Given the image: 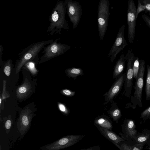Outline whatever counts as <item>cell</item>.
<instances>
[{
	"mask_svg": "<svg viewBox=\"0 0 150 150\" xmlns=\"http://www.w3.org/2000/svg\"><path fill=\"white\" fill-rule=\"evenodd\" d=\"M66 12L64 1H59L57 2L49 18L50 23L47 30L49 35H52L54 33L60 34L62 29L69 30V24L66 18Z\"/></svg>",
	"mask_w": 150,
	"mask_h": 150,
	"instance_id": "6da1fadb",
	"label": "cell"
},
{
	"mask_svg": "<svg viewBox=\"0 0 150 150\" xmlns=\"http://www.w3.org/2000/svg\"><path fill=\"white\" fill-rule=\"evenodd\" d=\"M54 41L51 40L45 41H42L32 43L23 51L17 64L15 74H17L21 68L27 62L32 61L38 64L35 60L39 61L38 56L40 51L43 50L45 46L47 44H50Z\"/></svg>",
	"mask_w": 150,
	"mask_h": 150,
	"instance_id": "7a4b0ae2",
	"label": "cell"
},
{
	"mask_svg": "<svg viewBox=\"0 0 150 150\" xmlns=\"http://www.w3.org/2000/svg\"><path fill=\"white\" fill-rule=\"evenodd\" d=\"M109 0H100L97 9V23L99 35L102 41L107 30L109 16Z\"/></svg>",
	"mask_w": 150,
	"mask_h": 150,
	"instance_id": "3957f363",
	"label": "cell"
},
{
	"mask_svg": "<svg viewBox=\"0 0 150 150\" xmlns=\"http://www.w3.org/2000/svg\"><path fill=\"white\" fill-rule=\"evenodd\" d=\"M60 38H57L47 46L44 47V54L40 57V64L52 59L62 55L71 48V46L57 42Z\"/></svg>",
	"mask_w": 150,
	"mask_h": 150,
	"instance_id": "277c9868",
	"label": "cell"
},
{
	"mask_svg": "<svg viewBox=\"0 0 150 150\" xmlns=\"http://www.w3.org/2000/svg\"><path fill=\"white\" fill-rule=\"evenodd\" d=\"M126 56L127 64L124 83V93L127 97L129 98L131 94L134 78L133 64L135 56L132 49H130L128 50Z\"/></svg>",
	"mask_w": 150,
	"mask_h": 150,
	"instance_id": "5b68a950",
	"label": "cell"
},
{
	"mask_svg": "<svg viewBox=\"0 0 150 150\" xmlns=\"http://www.w3.org/2000/svg\"><path fill=\"white\" fill-rule=\"evenodd\" d=\"M85 137L83 135H71L65 136L60 139L41 147L45 150H58L71 146L82 140Z\"/></svg>",
	"mask_w": 150,
	"mask_h": 150,
	"instance_id": "8992f818",
	"label": "cell"
},
{
	"mask_svg": "<svg viewBox=\"0 0 150 150\" xmlns=\"http://www.w3.org/2000/svg\"><path fill=\"white\" fill-rule=\"evenodd\" d=\"M66 8V11L70 22L72 24L73 29L78 26L82 15V8L79 3L72 0L64 1Z\"/></svg>",
	"mask_w": 150,
	"mask_h": 150,
	"instance_id": "52a82bcc",
	"label": "cell"
},
{
	"mask_svg": "<svg viewBox=\"0 0 150 150\" xmlns=\"http://www.w3.org/2000/svg\"><path fill=\"white\" fill-rule=\"evenodd\" d=\"M125 28V25H123L120 28L115 41L108 54V57H110L111 62H113L117 54L123 50L128 45L124 36Z\"/></svg>",
	"mask_w": 150,
	"mask_h": 150,
	"instance_id": "ba28073f",
	"label": "cell"
},
{
	"mask_svg": "<svg viewBox=\"0 0 150 150\" xmlns=\"http://www.w3.org/2000/svg\"><path fill=\"white\" fill-rule=\"evenodd\" d=\"M137 9L133 0H129L127 13L128 39L129 43L134 40L136 31Z\"/></svg>",
	"mask_w": 150,
	"mask_h": 150,
	"instance_id": "9c48e42d",
	"label": "cell"
},
{
	"mask_svg": "<svg viewBox=\"0 0 150 150\" xmlns=\"http://www.w3.org/2000/svg\"><path fill=\"white\" fill-rule=\"evenodd\" d=\"M125 77V74H123L116 79L109 90L103 95L105 102L103 103V105L114 102V99L119 95L122 88Z\"/></svg>",
	"mask_w": 150,
	"mask_h": 150,
	"instance_id": "30bf717a",
	"label": "cell"
},
{
	"mask_svg": "<svg viewBox=\"0 0 150 150\" xmlns=\"http://www.w3.org/2000/svg\"><path fill=\"white\" fill-rule=\"evenodd\" d=\"M121 126L122 132L119 134L120 137L125 141L133 139L138 133L134 121L131 119H125Z\"/></svg>",
	"mask_w": 150,
	"mask_h": 150,
	"instance_id": "8fae6325",
	"label": "cell"
},
{
	"mask_svg": "<svg viewBox=\"0 0 150 150\" xmlns=\"http://www.w3.org/2000/svg\"><path fill=\"white\" fill-rule=\"evenodd\" d=\"M32 111L28 107H26L21 112L18 120L19 131L23 134L28 129L33 117Z\"/></svg>",
	"mask_w": 150,
	"mask_h": 150,
	"instance_id": "7c38bea8",
	"label": "cell"
},
{
	"mask_svg": "<svg viewBox=\"0 0 150 150\" xmlns=\"http://www.w3.org/2000/svg\"><path fill=\"white\" fill-rule=\"evenodd\" d=\"M96 127L101 134L120 149V146L118 144L121 142H124L125 141L120 136H118L111 130L98 126Z\"/></svg>",
	"mask_w": 150,
	"mask_h": 150,
	"instance_id": "4fadbf2b",
	"label": "cell"
},
{
	"mask_svg": "<svg viewBox=\"0 0 150 150\" xmlns=\"http://www.w3.org/2000/svg\"><path fill=\"white\" fill-rule=\"evenodd\" d=\"M31 83L25 78L23 83L17 88L16 91V96L19 99H23L28 97L33 91Z\"/></svg>",
	"mask_w": 150,
	"mask_h": 150,
	"instance_id": "5bb4252c",
	"label": "cell"
},
{
	"mask_svg": "<svg viewBox=\"0 0 150 150\" xmlns=\"http://www.w3.org/2000/svg\"><path fill=\"white\" fill-rule=\"evenodd\" d=\"M126 60V56L122 54L114 67L112 76L113 79H116L123 74Z\"/></svg>",
	"mask_w": 150,
	"mask_h": 150,
	"instance_id": "9a60e30c",
	"label": "cell"
},
{
	"mask_svg": "<svg viewBox=\"0 0 150 150\" xmlns=\"http://www.w3.org/2000/svg\"><path fill=\"white\" fill-rule=\"evenodd\" d=\"M94 125L110 130L112 129V122L108 116L103 114L96 117L93 121Z\"/></svg>",
	"mask_w": 150,
	"mask_h": 150,
	"instance_id": "2e32d148",
	"label": "cell"
},
{
	"mask_svg": "<svg viewBox=\"0 0 150 150\" xmlns=\"http://www.w3.org/2000/svg\"><path fill=\"white\" fill-rule=\"evenodd\" d=\"M107 112L110 117L117 123L118 122L122 116L121 110L118 107L117 103L114 102L111 103V107Z\"/></svg>",
	"mask_w": 150,
	"mask_h": 150,
	"instance_id": "e0dca14e",
	"label": "cell"
},
{
	"mask_svg": "<svg viewBox=\"0 0 150 150\" xmlns=\"http://www.w3.org/2000/svg\"><path fill=\"white\" fill-rule=\"evenodd\" d=\"M150 137V130L144 129L140 133H137L133 139L136 143H146Z\"/></svg>",
	"mask_w": 150,
	"mask_h": 150,
	"instance_id": "ac0fdd59",
	"label": "cell"
},
{
	"mask_svg": "<svg viewBox=\"0 0 150 150\" xmlns=\"http://www.w3.org/2000/svg\"><path fill=\"white\" fill-rule=\"evenodd\" d=\"M65 72L69 78H71L74 79H76L78 76H82L84 74L82 69L80 68H67L65 70Z\"/></svg>",
	"mask_w": 150,
	"mask_h": 150,
	"instance_id": "d6986e66",
	"label": "cell"
},
{
	"mask_svg": "<svg viewBox=\"0 0 150 150\" xmlns=\"http://www.w3.org/2000/svg\"><path fill=\"white\" fill-rule=\"evenodd\" d=\"M146 99L147 100L150 99V65L147 66V72L145 87Z\"/></svg>",
	"mask_w": 150,
	"mask_h": 150,
	"instance_id": "ffe728a7",
	"label": "cell"
},
{
	"mask_svg": "<svg viewBox=\"0 0 150 150\" xmlns=\"http://www.w3.org/2000/svg\"><path fill=\"white\" fill-rule=\"evenodd\" d=\"M36 63L35 62L30 61L26 62L23 65L33 76L36 75L38 72V71L36 68Z\"/></svg>",
	"mask_w": 150,
	"mask_h": 150,
	"instance_id": "44dd1931",
	"label": "cell"
},
{
	"mask_svg": "<svg viewBox=\"0 0 150 150\" xmlns=\"http://www.w3.org/2000/svg\"><path fill=\"white\" fill-rule=\"evenodd\" d=\"M140 63L139 58L135 56L133 62V69L134 71V77L136 79L139 68Z\"/></svg>",
	"mask_w": 150,
	"mask_h": 150,
	"instance_id": "7402d4cb",
	"label": "cell"
},
{
	"mask_svg": "<svg viewBox=\"0 0 150 150\" xmlns=\"http://www.w3.org/2000/svg\"><path fill=\"white\" fill-rule=\"evenodd\" d=\"M12 60L8 59L6 62L4 66V71L5 75L7 76H10L11 70Z\"/></svg>",
	"mask_w": 150,
	"mask_h": 150,
	"instance_id": "603a6c76",
	"label": "cell"
},
{
	"mask_svg": "<svg viewBox=\"0 0 150 150\" xmlns=\"http://www.w3.org/2000/svg\"><path fill=\"white\" fill-rule=\"evenodd\" d=\"M58 105L59 109L64 115L67 116L69 114V109L64 104L59 103Z\"/></svg>",
	"mask_w": 150,
	"mask_h": 150,
	"instance_id": "cb8c5ba5",
	"label": "cell"
},
{
	"mask_svg": "<svg viewBox=\"0 0 150 150\" xmlns=\"http://www.w3.org/2000/svg\"><path fill=\"white\" fill-rule=\"evenodd\" d=\"M140 117L142 118L144 122L146 120L150 119V106L141 113Z\"/></svg>",
	"mask_w": 150,
	"mask_h": 150,
	"instance_id": "d4e9b609",
	"label": "cell"
},
{
	"mask_svg": "<svg viewBox=\"0 0 150 150\" xmlns=\"http://www.w3.org/2000/svg\"><path fill=\"white\" fill-rule=\"evenodd\" d=\"M60 93L62 95L67 97H72L74 96L75 92L67 89H64L61 90Z\"/></svg>",
	"mask_w": 150,
	"mask_h": 150,
	"instance_id": "484cf974",
	"label": "cell"
},
{
	"mask_svg": "<svg viewBox=\"0 0 150 150\" xmlns=\"http://www.w3.org/2000/svg\"><path fill=\"white\" fill-rule=\"evenodd\" d=\"M6 81L3 79V93L2 98L3 99H5L9 97V94H8L6 89Z\"/></svg>",
	"mask_w": 150,
	"mask_h": 150,
	"instance_id": "4316f807",
	"label": "cell"
},
{
	"mask_svg": "<svg viewBox=\"0 0 150 150\" xmlns=\"http://www.w3.org/2000/svg\"><path fill=\"white\" fill-rule=\"evenodd\" d=\"M145 144L143 143H136L131 146V150H142Z\"/></svg>",
	"mask_w": 150,
	"mask_h": 150,
	"instance_id": "83f0119b",
	"label": "cell"
},
{
	"mask_svg": "<svg viewBox=\"0 0 150 150\" xmlns=\"http://www.w3.org/2000/svg\"><path fill=\"white\" fill-rule=\"evenodd\" d=\"M146 8L145 6L142 5L140 2L138 1L137 8V9L136 12V18H137L138 14L142 11L144 10Z\"/></svg>",
	"mask_w": 150,
	"mask_h": 150,
	"instance_id": "f1b7e54d",
	"label": "cell"
},
{
	"mask_svg": "<svg viewBox=\"0 0 150 150\" xmlns=\"http://www.w3.org/2000/svg\"><path fill=\"white\" fill-rule=\"evenodd\" d=\"M118 145L120 146V150H131V146L128 145L125 143L121 144L119 143Z\"/></svg>",
	"mask_w": 150,
	"mask_h": 150,
	"instance_id": "f546056e",
	"label": "cell"
},
{
	"mask_svg": "<svg viewBox=\"0 0 150 150\" xmlns=\"http://www.w3.org/2000/svg\"><path fill=\"white\" fill-rule=\"evenodd\" d=\"M100 146L98 145L86 149H81L80 150H100Z\"/></svg>",
	"mask_w": 150,
	"mask_h": 150,
	"instance_id": "4dcf8cb0",
	"label": "cell"
},
{
	"mask_svg": "<svg viewBox=\"0 0 150 150\" xmlns=\"http://www.w3.org/2000/svg\"><path fill=\"white\" fill-rule=\"evenodd\" d=\"M3 46L1 45H0V64L1 66V65H2V64L4 63L3 61L2 60V59H1V58H2L1 56H2V53H3Z\"/></svg>",
	"mask_w": 150,
	"mask_h": 150,
	"instance_id": "1f68e13d",
	"label": "cell"
},
{
	"mask_svg": "<svg viewBox=\"0 0 150 150\" xmlns=\"http://www.w3.org/2000/svg\"><path fill=\"white\" fill-rule=\"evenodd\" d=\"M11 121L10 120H7L6 121L5 124V126L6 128L7 129H9L11 127Z\"/></svg>",
	"mask_w": 150,
	"mask_h": 150,
	"instance_id": "d6a6232c",
	"label": "cell"
},
{
	"mask_svg": "<svg viewBox=\"0 0 150 150\" xmlns=\"http://www.w3.org/2000/svg\"><path fill=\"white\" fill-rule=\"evenodd\" d=\"M143 16L144 20L150 27V19L146 16Z\"/></svg>",
	"mask_w": 150,
	"mask_h": 150,
	"instance_id": "836d02e7",
	"label": "cell"
},
{
	"mask_svg": "<svg viewBox=\"0 0 150 150\" xmlns=\"http://www.w3.org/2000/svg\"><path fill=\"white\" fill-rule=\"evenodd\" d=\"M146 8L148 10L150 11V4H148L145 6Z\"/></svg>",
	"mask_w": 150,
	"mask_h": 150,
	"instance_id": "e575fe53",
	"label": "cell"
},
{
	"mask_svg": "<svg viewBox=\"0 0 150 150\" xmlns=\"http://www.w3.org/2000/svg\"><path fill=\"white\" fill-rule=\"evenodd\" d=\"M0 104H1V98H0Z\"/></svg>",
	"mask_w": 150,
	"mask_h": 150,
	"instance_id": "d590c367",
	"label": "cell"
},
{
	"mask_svg": "<svg viewBox=\"0 0 150 150\" xmlns=\"http://www.w3.org/2000/svg\"><path fill=\"white\" fill-rule=\"evenodd\" d=\"M149 149H150V146H149Z\"/></svg>",
	"mask_w": 150,
	"mask_h": 150,
	"instance_id": "8d00e7d4",
	"label": "cell"
}]
</instances>
